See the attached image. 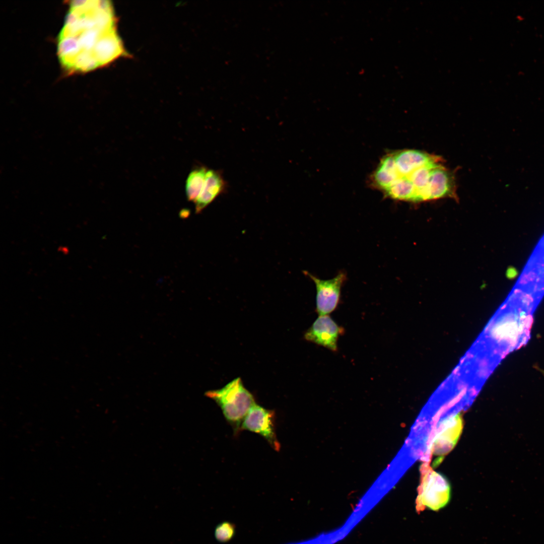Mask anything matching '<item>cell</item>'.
Here are the masks:
<instances>
[{
  "label": "cell",
  "instance_id": "cell-5",
  "mask_svg": "<svg viewBox=\"0 0 544 544\" xmlns=\"http://www.w3.org/2000/svg\"><path fill=\"white\" fill-rule=\"evenodd\" d=\"M344 329L329 315H320L304 334L307 341L322 346L331 351L337 350V341Z\"/></svg>",
  "mask_w": 544,
  "mask_h": 544
},
{
  "label": "cell",
  "instance_id": "cell-8",
  "mask_svg": "<svg viewBox=\"0 0 544 544\" xmlns=\"http://www.w3.org/2000/svg\"><path fill=\"white\" fill-rule=\"evenodd\" d=\"M208 170L200 167L192 170L189 174L186 181L185 191L189 201H196L205 185Z\"/></svg>",
  "mask_w": 544,
  "mask_h": 544
},
{
  "label": "cell",
  "instance_id": "cell-11",
  "mask_svg": "<svg viewBox=\"0 0 544 544\" xmlns=\"http://www.w3.org/2000/svg\"><path fill=\"white\" fill-rule=\"evenodd\" d=\"M517 274V272L514 268H511L507 270V276L509 278H514Z\"/></svg>",
  "mask_w": 544,
  "mask_h": 544
},
{
  "label": "cell",
  "instance_id": "cell-1",
  "mask_svg": "<svg viewBox=\"0 0 544 544\" xmlns=\"http://www.w3.org/2000/svg\"><path fill=\"white\" fill-rule=\"evenodd\" d=\"M120 49L108 2H71L57 39L58 57L66 71H92L112 61Z\"/></svg>",
  "mask_w": 544,
  "mask_h": 544
},
{
  "label": "cell",
  "instance_id": "cell-6",
  "mask_svg": "<svg viewBox=\"0 0 544 544\" xmlns=\"http://www.w3.org/2000/svg\"><path fill=\"white\" fill-rule=\"evenodd\" d=\"M449 494L448 483L439 473L433 472L424 479L421 498L428 507L436 510L444 506L449 500Z\"/></svg>",
  "mask_w": 544,
  "mask_h": 544
},
{
  "label": "cell",
  "instance_id": "cell-4",
  "mask_svg": "<svg viewBox=\"0 0 544 544\" xmlns=\"http://www.w3.org/2000/svg\"><path fill=\"white\" fill-rule=\"evenodd\" d=\"M261 435L276 451L280 444L277 438L275 426V413L256 403L250 408L244 418L240 429Z\"/></svg>",
  "mask_w": 544,
  "mask_h": 544
},
{
  "label": "cell",
  "instance_id": "cell-12",
  "mask_svg": "<svg viewBox=\"0 0 544 544\" xmlns=\"http://www.w3.org/2000/svg\"><path fill=\"white\" fill-rule=\"evenodd\" d=\"M539 370H540L541 371V372H542V374H543V375H544V370H541V369H539Z\"/></svg>",
  "mask_w": 544,
  "mask_h": 544
},
{
  "label": "cell",
  "instance_id": "cell-7",
  "mask_svg": "<svg viewBox=\"0 0 544 544\" xmlns=\"http://www.w3.org/2000/svg\"><path fill=\"white\" fill-rule=\"evenodd\" d=\"M224 186L221 175L216 171L208 170L203 187L194 202L195 213L199 214L204 210L222 192Z\"/></svg>",
  "mask_w": 544,
  "mask_h": 544
},
{
  "label": "cell",
  "instance_id": "cell-9",
  "mask_svg": "<svg viewBox=\"0 0 544 544\" xmlns=\"http://www.w3.org/2000/svg\"><path fill=\"white\" fill-rule=\"evenodd\" d=\"M456 420V419L455 422ZM451 422L452 419L444 422L443 425L444 428L442 429L441 432H439L435 443L436 449H436V451L439 450L440 451L442 447L443 446V452H446L445 446H447L448 449H451L456 442L459 436V430L457 431L455 430L460 429V425L457 427H455V426L459 423V421L457 423L453 424L452 427L451 426L453 424Z\"/></svg>",
  "mask_w": 544,
  "mask_h": 544
},
{
  "label": "cell",
  "instance_id": "cell-2",
  "mask_svg": "<svg viewBox=\"0 0 544 544\" xmlns=\"http://www.w3.org/2000/svg\"><path fill=\"white\" fill-rule=\"evenodd\" d=\"M206 395L217 403L236 432L240 431L244 418L255 403L253 396L244 387L240 378L220 389L206 392Z\"/></svg>",
  "mask_w": 544,
  "mask_h": 544
},
{
  "label": "cell",
  "instance_id": "cell-3",
  "mask_svg": "<svg viewBox=\"0 0 544 544\" xmlns=\"http://www.w3.org/2000/svg\"><path fill=\"white\" fill-rule=\"evenodd\" d=\"M304 274L315 285L316 290V311L320 315H328L334 311L339 302L341 288L346 280V275L339 272L334 278L321 280L307 271Z\"/></svg>",
  "mask_w": 544,
  "mask_h": 544
},
{
  "label": "cell",
  "instance_id": "cell-10",
  "mask_svg": "<svg viewBox=\"0 0 544 544\" xmlns=\"http://www.w3.org/2000/svg\"><path fill=\"white\" fill-rule=\"evenodd\" d=\"M235 532V529L233 524L224 522L217 525L215 531V536L218 541L225 542L233 538Z\"/></svg>",
  "mask_w": 544,
  "mask_h": 544
}]
</instances>
